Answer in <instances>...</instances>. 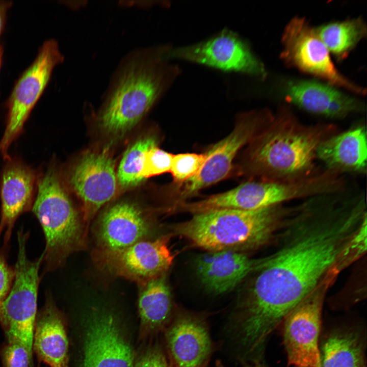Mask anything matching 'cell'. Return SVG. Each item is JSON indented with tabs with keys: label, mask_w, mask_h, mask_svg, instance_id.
<instances>
[{
	"label": "cell",
	"mask_w": 367,
	"mask_h": 367,
	"mask_svg": "<svg viewBox=\"0 0 367 367\" xmlns=\"http://www.w3.org/2000/svg\"><path fill=\"white\" fill-rule=\"evenodd\" d=\"M362 204L324 215L302 213L288 224L276 249L257 260L240 305L239 330L247 341L267 343L292 310L366 249Z\"/></svg>",
	"instance_id": "obj_1"
},
{
	"label": "cell",
	"mask_w": 367,
	"mask_h": 367,
	"mask_svg": "<svg viewBox=\"0 0 367 367\" xmlns=\"http://www.w3.org/2000/svg\"><path fill=\"white\" fill-rule=\"evenodd\" d=\"M171 45H162L135 51L122 61L113 77L100 126L114 135L135 126L171 86L180 73L169 63Z\"/></svg>",
	"instance_id": "obj_2"
},
{
	"label": "cell",
	"mask_w": 367,
	"mask_h": 367,
	"mask_svg": "<svg viewBox=\"0 0 367 367\" xmlns=\"http://www.w3.org/2000/svg\"><path fill=\"white\" fill-rule=\"evenodd\" d=\"M335 130L331 125H303L289 110L282 108L265 130L252 140L249 151L250 167L267 181L307 176L320 145Z\"/></svg>",
	"instance_id": "obj_3"
},
{
	"label": "cell",
	"mask_w": 367,
	"mask_h": 367,
	"mask_svg": "<svg viewBox=\"0 0 367 367\" xmlns=\"http://www.w3.org/2000/svg\"><path fill=\"white\" fill-rule=\"evenodd\" d=\"M278 206L255 210L223 208L193 214L173 232L207 251L243 252L267 243L279 224Z\"/></svg>",
	"instance_id": "obj_4"
},
{
	"label": "cell",
	"mask_w": 367,
	"mask_h": 367,
	"mask_svg": "<svg viewBox=\"0 0 367 367\" xmlns=\"http://www.w3.org/2000/svg\"><path fill=\"white\" fill-rule=\"evenodd\" d=\"M32 208L44 233L43 260L48 269L60 266L71 254L85 249L88 229L53 170L39 179Z\"/></svg>",
	"instance_id": "obj_5"
},
{
	"label": "cell",
	"mask_w": 367,
	"mask_h": 367,
	"mask_svg": "<svg viewBox=\"0 0 367 367\" xmlns=\"http://www.w3.org/2000/svg\"><path fill=\"white\" fill-rule=\"evenodd\" d=\"M27 238V233L22 230L18 232V251L15 276L9 293L0 304V322L8 341L22 344L33 359L39 270L43 254L33 261L28 258L25 248Z\"/></svg>",
	"instance_id": "obj_6"
},
{
	"label": "cell",
	"mask_w": 367,
	"mask_h": 367,
	"mask_svg": "<svg viewBox=\"0 0 367 367\" xmlns=\"http://www.w3.org/2000/svg\"><path fill=\"white\" fill-rule=\"evenodd\" d=\"M282 59L290 66L337 88L363 95L366 90L336 68L328 48L303 17H295L285 25L282 38Z\"/></svg>",
	"instance_id": "obj_7"
},
{
	"label": "cell",
	"mask_w": 367,
	"mask_h": 367,
	"mask_svg": "<svg viewBox=\"0 0 367 367\" xmlns=\"http://www.w3.org/2000/svg\"><path fill=\"white\" fill-rule=\"evenodd\" d=\"M63 60L57 42L54 39L47 40L34 62L18 79L8 101V120L0 142V155L8 157L11 144L21 132L32 109L48 84L53 69Z\"/></svg>",
	"instance_id": "obj_8"
},
{
	"label": "cell",
	"mask_w": 367,
	"mask_h": 367,
	"mask_svg": "<svg viewBox=\"0 0 367 367\" xmlns=\"http://www.w3.org/2000/svg\"><path fill=\"white\" fill-rule=\"evenodd\" d=\"M331 280L322 283L288 314L283 322L288 364L320 367L319 336L324 297Z\"/></svg>",
	"instance_id": "obj_9"
},
{
	"label": "cell",
	"mask_w": 367,
	"mask_h": 367,
	"mask_svg": "<svg viewBox=\"0 0 367 367\" xmlns=\"http://www.w3.org/2000/svg\"><path fill=\"white\" fill-rule=\"evenodd\" d=\"M273 115L267 110L242 115L231 133L214 145L205 154V160L198 172L183 182L179 197L182 199L188 198L227 177L239 151L253 140L260 126L270 123Z\"/></svg>",
	"instance_id": "obj_10"
},
{
	"label": "cell",
	"mask_w": 367,
	"mask_h": 367,
	"mask_svg": "<svg viewBox=\"0 0 367 367\" xmlns=\"http://www.w3.org/2000/svg\"><path fill=\"white\" fill-rule=\"evenodd\" d=\"M168 58H175L212 67L266 77L264 65L237 33L225 29L212 37L186 46L172 48Z\"/></svg>",
	"instance_id": "obj_11"
},
{
	"label": "cell",
	"mask_w": 367,
	"mask_h": 367,
	"mask_svg": "<svg viewBox=\"0 0 367 367\" xmlns=\"http://www.w3.org/2000/svg\"><path fill=\"white\" fill-rule=\"evenodd\" d=\"M170 237L139 241L123 250L93 256L98 267L115 276L140 284L166 273L174 255L169 247Z\"/></svg>",
	"instance_id": "obj_12"
},
{
	"label": "cell",
	"mask_w": 367,
	"mask_h": 367,
	"mask_svg": "<svg viewBox=\"0 0 367 367\" xmlns=\"http://www.w3.org/2000/svg\"><path fill=\"white\" fill-rule=\"evenodd\" d=\"M69 183L82 203V217L88 229L97 212L116 192L115 163L109 150L84 155L73 168Z\"/></svg>",
	"instance_id": "obj_13"
},
{
	"label": "cell",
	"mask_w": 367,
	"mask_h": 367,
	"mask_svg": "<svg viewBox=\"0 0 367 367\" xmlns=\"http://www.w3.org/2000/svg\"><path fill=\"white\" fill-rule=\"evenodd\" d=\"M152 227L151 220L138 204L118 202L105 211L95 224L93 256L118 251L146 240Z\"/></svg>",
	"instance_id": "obj_14"
},
{
	"label": "cell",
	"mask_w": 367,
	"mask_h": 367,
	"mask_svg": "<svg viewBox=\"0 0 367 367\" xmlns=\"http://www.w3.org/2000/svg\"><path fill=\"white\" fill-rule=\"evenodd\" d=\"M132 348L117 319L94 311L86 331L82 367H134Z\"/></svg>",
	"instance_id": "obj_15"
},
{
	"label": "cell",
	"mask_w": 367,
	"mask_h": 367,
	"mask_svg": "<svg viewBox=\"0 0 367 367\" xmlns=\"http://www.w3.org/2000/svg\"><path fill=\"white\" fill-rule=\"evenodd\" d=\"M286 100L310 113L342 118L363 110L358 99L328 83L313 80L288 82L284 88Z\"/></svg>",
	"instance_id": "obj_16"
},
{
	"label": "cell",
	"mask_w": 367,
	"mask_h": 367,
	"mask_svg": "<svg viewBox=\"0 0 367 367\" xmlns=\"http://www.w3.org/2000/svg\"><path fill=\"white\" fill-rule=\"evenodd\" d=\"M194 262L196 275L204 288L221 294L233 290L251 273L257 260L243 252L223 250L200 254Z\"/></svg>",
	"instance_id": "obj_17"
},
{
	"label": "cell",
	"mask_w": 367,
	"mask_h": 367,
	"mask_svg": "<svg viewBox=\"0 0 367 367\" xmlns=\"http://www.w3.org/2000/svg\"><path fill=\"white\" fill-rule=\"evenodd\" d=\"M168 348L177 367H201L212 351L211 337L199 318L182 314L167 333Z\"/></svg>",
	"instance_id": "obj_18"
},
{
	"label": "cell",
	"mask_w": 367,
	"mask_h": 367,
	"mask_svg": "<svg viewBox=\"0 0 367 367\" xmlns=\"http://www.w3.org/2000/svg\"><path fill=\"white\" fill-rule=\"evenodd\" d=\"M35 174L33 170L18 162L10 163L2 176L1 197L2 213L0 237L7 243L18 217L31 208Z\"/></svg>",
	"instance_id": "obj_19"
},
{
	"label": "cell",
	"mask_w": 367,
	"mask_h": 367,
	"mask_svg": "<svg viewBox=\"0 0 367 367\" xmlns=\"http://www.w3.org/2000/svg\"><path fill=\"white\" fill-rule=\"evenodd\" d=\"M34 352L40 361L49 367H68V341L64 320L50 298L37 316Z\"/></svg>",
	"instance_id": "obj_20"
},
{
	"label": "cell",
	"mask_w": 367,
	"mask_h": 367,
	"mask_svg": "<svg viewBox=\"0 0 367 367\" xmlns=\"http://www.w3.org/2000/svg\"><path fill=\"white\" fill-rule=\"evenodd\" d=\"M317 157L334 171H362L367 159L365 128L358 126L332 135L320 145Z\"/></svg>",
	"instance_id": "obj_21"
},
{
	"label": "cell",
	"mask_w": 367,
	"mask_h": 367,
	"mask_svg": "<svg viewBox=\"0 0 367 367\" xmlns=\"http://www.w3.org/2000/svg\"><path fill=\"white\" fill-rule=\"evenodd\" d=\"M366 334L361 327L335 328L319 345L320 367H365Z\"/></svg>",
	"instance_id": "obj_22"
},
{
	"label": "cell",
	"mask_w": 367,
	"mask_h": 367,
	"mask_svg": "<svg viewBox=\"0 0 367 367\" xmlns=\"http://www.w3.org/2000/svg\"><path fill=\"white\" fill-rule=\"evenodd\" d=\"M138 285L142 324L147 330L158 329L168 321L172 311V296L166 274Z\"/></svg>",
	"instance_id": "obj_23"
},
{
	"label": "cell",
	"mask_w": 367,
	"mask_h": 367,
	"mask_svg": "<svg viewBox=\"0 0 367 367\" xmlns=\"http://www.w3.org/2000/svg\"><path fill=\"white\" fill-rule=\"evenodd\" d=\"M330 54L338 60L346 58L366 35V25L361 17L331 22L315 28Z\"/></svg>",
	"instance_id": "obj_24"
},
{
	"label": "cell",
	"mask_w": 367,
	"mask_h": 367,
	"mask_svg": "<svg viewBox=\"0 0 367 367\" xmlns=\"http://www.w3.org/2000/svg\"><path fill=\"white\" fill-rule=\"evenodd\" d=\"M157 145L153 137H146L137 141L127 148L120 162L117 178L123 188L135 186L144 179L142 176L144 153L152 146Z\"/></svg>",
	"instance_id": "obj_25"
},
{
	"label": "cell",
	"mask_w": 367,
	"mask_h": 367,
	"mask_svg": "<svg viewBox=\"0 0 367 367\" xmlns=\"http://www.w3.org/2000/svg\"><path fill=\"white\" fill-rule=\"evenodd\" d=\"M205 154L185 153L173 155L170 172L175 182L183 183L193 177L205 160Z\"/></svg>",
	"instance_id": "obj_26"
},
{
	"label": "cell",
	"mask_w": 367,
	"mask_h": 367,
	"mask_svg": "<svg viewBox=\"0 0 367 367\" xmlns=\"http://www.w3.org/2000/svg\"><path fill=\"white\" fill-rule=\"evenodd\" d=\"M173 154L166 152L157 145L147 149L144 153L142 176L147 178L170 171Z\"/></svg>",
	"instance_id": "obj_27"
},
{
	"label": "cell",
	"mask_w": 367,
	"mask_h": 367,
	"mask_svg": "<svg viewBox=\"0 0 367 367\" xmlns=\"http://www.w3.org/2000/svg\"><path fill=\"white\" fill-rule=\"evenodd\" d=\"M5 367H34L33 359L20 343L8 341L3 352Z\"/></svg>",
	"instance_id": "obj_28"
},
{
	"label": "cell",
	"mask_w": 367,
	"mask_h": 367,
	"mask_svg": "<svg viewBox=\"0 0 367 367\" xmlns=\"http://www.w3.org/2000/svg\"><path fill=\"white\" fill-rule=\"evenodd\" d=\"M14 276V269L9 266L5 257L0 255V304L9 293Z\"/></svg>",
	"instance_id": "obj_29"
},
{
	"label": "cell",
	"mask_w": 367,
	"mask_h": 367,
	"mask_svg": "<svg viewBox=\"0 0 367 367\" xmlns=\"http://www.w3.org/2000/svg\"><path fill=\"white\" fill-rule=\"evenodd\" d=\"M134 367H169V365L162 352L158 349H152L143 354Z\"/></svg>",
	"instance_id": "obj_30"
},
{
	"label": "cell",
	"mask_w": 367,
	"mask_h": 367,
	"mask_svg": "<svg viewBox=\"0 0 367 367\" xmlns=\"http://www.w3.org/2000/svg\"><path fill=\"white\" fill-rule=\"evenodd\" d=\"M12 5L11 1H0V35L5 27L7 12Z\"/></svg>",
	"instance_id": "obj_31"
},
{
	"label": "cell",
	"mask_w": 367,
	"mask_h": 367,
	"mask_svg": "<svg viewBox=\"0 0 367 367\" xmlns=\"http://www.w3.org/2000/svg\"><path fill=\"white\" fill-rule=\"evenodd\" d=\"M219 367H222V366H220ZM248 367H264V366H262L261 365H260V364H259V363H255V364H254V365H253L252 366H249Z\"/></svg>",
	"instance_id": "obj_32"
},
{
	"label": "cell",
	"mask_w": 367,
	"mask_h": 367,
	"mask_svg": "<svg viewBox=\"0 0 367 367\" xmlns=\"http://www.w3.org/2000/svg\"><path fill=\"white\" fill-rule=\"evenodd\" d=\"M2 53H3L2 48L1 45H0V67H1V62H2Z\"/></svg>",
	"instance_id": "obj_33"
}]
</instances>
